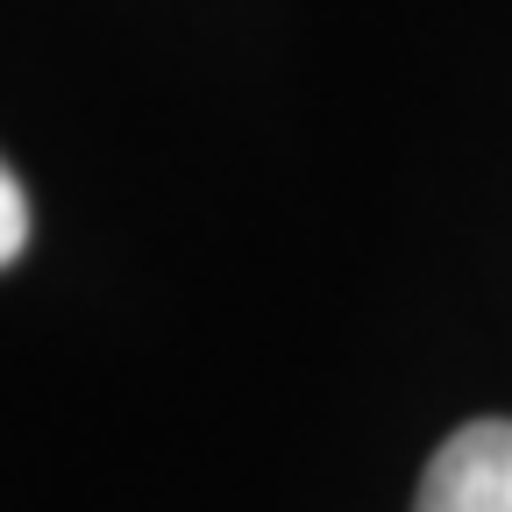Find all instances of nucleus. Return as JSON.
Wrapping results in <instances>:
<instances>
[{
	"label": "nucleus",
	"instance_id": "f257e3e1",
	"mask_svg": "<svg viewBox=\"0 0 512 512\" xmlns=\"http://www.w3.org/2000/svg\"><path fill=\"white\" fill-rule=\"evenodd\" d=\"M413 512H512V420H470L448 434Z\"/></svg>",
	"mask_w": 512,
	"mask_h": 512
},
{
	"label": "nucleus",
	"instance_id": "f03ea898",
	"mask_svg": "<svg viewBox=\"0 0 512 512\" xmlns=\"http://www.w3.org/2000/svg\"><path fill=\"white\" fill-rule=\"evenodd\" d=\"M22 242H29V192H22V178L8 164H0V264H15Z\"/></svg>",
	"mask_w": 512,
	"mask_h": 512
}]
</instances>
